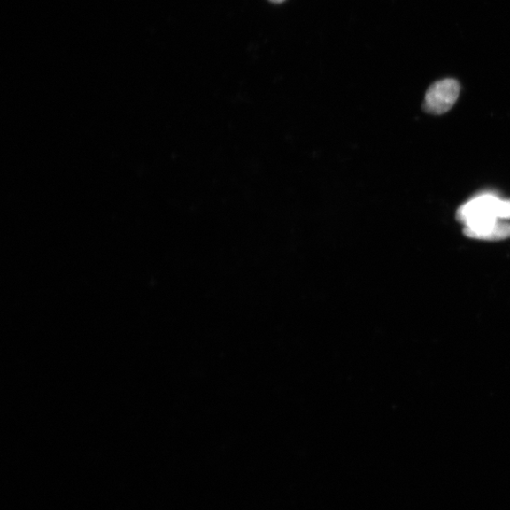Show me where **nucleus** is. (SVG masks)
I'll return each mask as SVG.
<instances>
[{"label":"nucleus","instance_id":"obj_1","mask_svg":"<svg viewBox=\"0 0 510 510\" xmlns=\"http://www.w3.org/2000/svg\"><path fill=\"white\" fill-rule=\"evenodd\" d=\"M501 204V198L491 193L476 196L459 208L457 220L464 226L500 220Z\"/></svg>","mask_w":510,"mask_h":510},{"label":"nucleus","instance_id":"obj_2","mask_svg":"<svg viewBox=\"0 0 510 510\" xmlns=\"http://www.w3.org/2000/svg\"><path fill=\"white\" fill-rule=\"evenodd\" d=\"M460 85L455 79H444L431 85L423 104V110L431 115H443L458 101Z\"/></svg>","mask_w":510,"mask_h":510},{"label":"nucleus","instance_id":"obj_3","mask_svg":"<svg viewBox=\"0 0 510 510\" xmlns=\"http://www.w3.org/2000/svg\"><path fill=\"white\" fill-rule=\"evenodd\" d=\"M466 236L480 240L498 241L510 237V223L495 220L475 226H464Z\"/></svg>","mask_w":510,"mask_h":510},{"label":"nucleus","instance_id":"obj_4","mask_svg":"<svg viewBox=\"0 0 510 510\" xmlns=\"http://www.w3.org/2000/svg\"><path fill=\"white\" fill-rule=\"evenodd\" d=\"M500 220H510V200H502Z\"/></svg>","mask_w":510,"mask_h":510},{"label":"nucleus","instance_id":"obj_5","mask_svg":"<svg viewBox=\"0 0 510 510\" xmlns=\"http://www.w3.org/2000/svg\"><path fill=\"white\" fill-rule=\"evenodd\" d=\"M271 2H274V3H282V2H283V0H271Z\"/></svg>","mask_w":510,"mask_h":510}]
</instances>
